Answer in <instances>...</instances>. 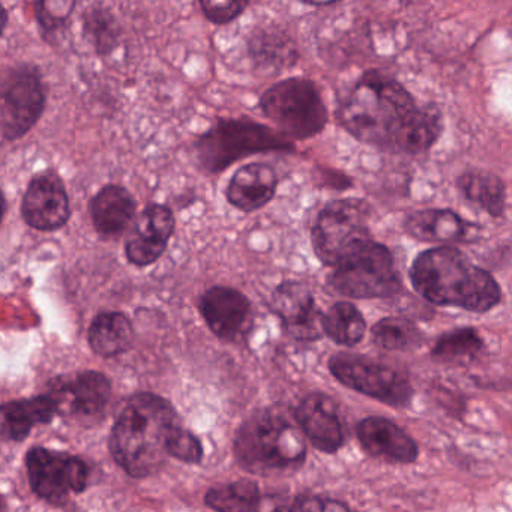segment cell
I'll return each mask as SVG.
<instances>
[{"mask_svg":"<svg viewBox=\"0 0 512 512\" xmlns=\"http://www.w3.org/2000/svg\"><path fill=\"white\" fill-rule=\"evenodd\" d=\"M167 454L185 463H199L203 457L199 440L182 427H176L167 442Z\"/></svg>","mask_w":512,"mask_h":512,"instance_id":"d6a6232c","label":"cell"},{"mask_svg":"<svg viewBox=\"0 0 512 512\" xmlns=\"http://www.w3.org/2000/svg\"><path fill=\"white\" fill-rule=\"evenodd\" d=\"M272 310L280 317L284 328L301 340H313L323 331L322 319L313 293L301 281L287 280L272 292Z\"/></svg>","mask_w":512,"mask_h":512,"instance_id":"5bb4252c","label":"cell"},{"mask_svg":"<svg viewBox=\"0 0 512 512\" xmlns=\"http://www.w3.org/2000/svg\"><path fill=\"white\" fill-rule=\"evenodd\" d=\"M0 128L4 142H16L29 133L46 109V91L37 68L19 65L2 79Z\"/></svg>","mask_w":512,"mask_h":512,"instance_id":"9c48e42d","label":"cell"},{"mask_svg":"<svg viewBox=\"0 0 512 512\" xmlns=\"http://www.w3.org/2000/svg\"><path fill=\"white\" fill-rule=\"evenodd\" d=\"M85 34L100 55H109L118 44L119 28L110 11L92 7L83 17Z\"/></svg>","mask_w":512,"mask_h":512,"instance_id":"f1b7e54d","label":"cell"},{"mask_svg":"<svg viewBox=\"0 0 512 512\" xmlns=\"http://www.w3.org/2000/svg\"><path fill=\"white\" fill-rule=\"evenodd\" d=\"M331 373L347 388L392 406H403L412 400V386L406 377L392 368L374 364L362 356L340 353L329 361Z\"/></svg>","mask_w":512,"mask_h":512,"instance_id":"30bf717a","label":"cell"},{"mask_svg":"<svg viewBox=\"0 0 512 512\" xmlns=\"http://www.w3.org/2000/svg\"><path fill=\"white\" fill-rule=\"evenodd\" d=\"M89 211L95 230L104 238H116L133 227L137 203L127 188L109 184L92 197Z\"/></svg>","mask_w":512,"mask_h":512,"instance_id":"ac0fdd59","label":"cell"},{"mask_svg":"<svg viewBox=\"0 0 512 512\" xmlns=\"http://www.w3.org/2000/svg\"><path fill=\"white\" fill-rule=\"evenodd\" d=\"M323 332L335 343L355 346L365 334V320L355 305L338 302L323 314Z\"/></svg>","mask_w":512,"mask_h":512,"instance_id":"d4e9b609","label":"cell"},{"mask_svg":"<svg viewBox=\"0 0 512 512\" xmlns=\"http://www.w3.org/2000/svg\"><path fill=\"white\" fill-rule=\"evenodd\" d=\"M199 308L206 325L221 340H238L250 325V299L233 287L214 286L206 290Z\"/></svg>","mask_w":512,"mask_h":512,"instance_id":"9a60e30c","label":"cell"},{"mask_svg":"<svg viewBox=\"0 0 512 512\" xmlns=\"http://www.w3.org/2000/svg\"><path fill=\"white\" fill-rule=\"evenodd\" d=\"M176 220L172 209L151 203L136 218L125 239V256L131 265L145 268L157 262L175 233Z\"/></svg>","mask_w":512,"mask_h":512,"instance_id":"4fadbf2b","label":"cell"},{"mask_svg":"<svg viewBox=\"0 0 512 512\" xmlns=\"http://www.w3.org/2000/svg\"><path fill=\"white\" fill-rule=\"evenodd\" d=\"M311 241L320 262L337 268L371 242L367 205L355 199L329 203L317 217Z\"/></svg>","mask_w":512,"mask_h":512,"instance_id":"52a82bcc","label":"cell"},{"mask_svg":"<svg viewBox=\"0 0 512 512\" xmlns=\"http://www.w3.org/2000/svg\"><path fill=\"white\" fill-rule=\"evenodd\" d=\"M481 347V338L473 329H458L437 341L433 355L439 361L461 362L473 358Z\"/></svg>","mask_w":512,"mask_h":512,"instance_id":"4dcf8cb0","label":"cell"},{"mask_svg":"<svg viewBox=\"0 0 512 512\" xmlns=\"http://www.w3.org/2000/svg\"><path fill=\"white\" fill-rule=\"evenodd\" d=\"M254 512H295V505H289V502L280 496H266L260 499Z\"/></svg>","mask_w":512,"mask_h":512,"instance_id":"d590c367","label":"cell"},{"mask_svg":"<svg viewBox=\"0 0 512 512\" xmlns=\"http://www.w3.org/2000/svg\"><path fill=\"white\" fill-rule=\"evenodd\" d=\"M197 160L211 173L223 172L242 158L254 154L293 149L280 131L251 119H220L197 139Z\"/></svg>","mask_w":512,"mask_h":512,"instance_id":"5b68a950","label":"cell"},{"mask_svg":"<svg viewBox=\"0 0 512 512\" xmlns=\"http://www.w3.org/2000/svg\"><path fill=\"white\" fill-rule=\"evenodd\" d=\"M22 217L32 229L55 232L71 217L70 197L64 181L55 172L34 176L22 200Z\"/></svg>","mask_w":512,"mask_h":512,"instance_id":"7c38bea8","label":"cell"},{"mask_svg":"<svg viewBox=\"0 0 512 512\" xmlns=\"http://www.w3.org/2000/svg\"><path fill=\"white\" fill-rule=\"evenodd\" d=\"M134 331L130 319L119 311L101 313L89 328V344L104 358L121 355L133 344Z\"/></svg>","mask_w":512,"mask_h":512,"instance_id":"603a6c76","label":"cell"},{"mask_svg":"<svg viewBox=\"0 0 512 512\" xmlns=\"http://www.w3.org/2000/svg\"><path fill=\"white\" fill-rule=\"evenodd\" d=\"M76 8V2L70 0H62V2H40L35 5L37 11V20L40 23L41 31L46 35H55L64 28L67 20L70 19Z\"/></svg>","mask_w":512,"mask_h":512,"instance_id":"1f68e13d","label":"cell"},{"mask_svg":"<svg viewBox=\"0 0 512 512\" xmlns=\"http://www.w3.org/2000/svg\"><path fill=\"white\" fill-rule=\"evenodd\" d=\"M250 53L259 62L260 67L277 70L290 67L295 59V50L290 49L289 41L283 35L269 34L265 31L251 38Z\"/></svg>","mask_w":512,"mask_h":512,"instance_id":"83f0119b","label":"cell"},{"mask_svg":"<svg viewBox=\"0 0 512 512\" xmlns=\"http://www.w3.org/2000/svg\"><path fill=\"white\" fill-rule=\"evenodd\" d=\"M373 338L383 349L406 350L415 347L421 335L409 320L389 317L374 325Z\"/></svg>","mask_w":512,"mask_h":512,"instance_id":"f546056e","label":"cell"},{"mask_svg":"<svg viewBox=\"0 0 512 512\" xmlns=\"http://www.w3.org/2000/svg\"><path fill=\"white\" fill-rule=\"evenodd\" d=\"M415 109L412 98L398 83L368 73L344 101L340 119L356 139L394 146L395 137Z\"/></svg>","mask_w":512,"mask_h":512,"instance_id":"277c9868","label":"cell"},{"mask_svg":"<svg viewBox=\"0 0 512 512\" xmlns=\"http://www.w3.org/2000/svg\"><path fill=\"white\" fill-rule=\"evenodd\" d=\"M179 427L169 403L152 394H137L119 413L110 451L119 466L131 476H148L163 466L170 434Z\"/></svg>","mask_w":512,"mask_h":512,"instance_id":"6da1fadb","label":"cell"},{"mask_svg":"<svg viewBox=\"0 0 512 512\" xmlns=\"http://www.w3.org/2000/svg\"><path fill=\"white\" fill-rule=\"evenodd\" d=\"M110 394V382L104 374L85 371L68 382L59 383L52 395L59 404L67 401L68 407L77 415L95 416L106 409Z\"/></svg>","mask_w":512,"mask_h":512,"instance_id":"ffe728a7","label":"cell"},{"mask_svg":"<svg viewBox=\"0 0 512 512\" xmlns=\"http://www.w3.org/2000/svg\"><path fill=\"white\" fill-rule=\"evenodd\" d=\"M59 403L53 395L10 401L2 406V436L7 440H22L38 424L52 421Z\"/></svg>","mask_w":512,"mask_h":512,"instance_id":"44dd1931","label":"cell"},{"mask_svg":"<svg viewBox=\"0 0 512 512\" xmlns=\"http://www.w3.org/2000/svg\"><path fill=\"white\" fill-rule=\"evenodd\" d=\"M467 199L487 209L491 215H499L503 208V185L499 179L485 173H469L460 181Z\"/></svg>","mask_w":512,"mask_h":512,"instance_id":"4316f807","label":"cell"},{"mask_svg":"<svg viewBox=\"0 0 512 512\" xmlns=\"http://www.w3.org/2000/svg\"><path fill=\"white\" fill-rule=\"evenodd\" d=\"M206 505L218 512H254L260 502L259 488L253 481L242 479L229 485L211 488Z\"/></svg>","mask_w":512,"mask_h":512,"instance_id":"484cf974","label":"cell"},{"mask_svg":"<svg viewBox=\"0 0 512 512\" xmlns=\"http://www.w3.org/2000/svg\"><path fill=\"white\" fill-rule=\"evenodd\" d=\"M361 445L374 457L397 463H412L418 457V446L394 422L383 418H367L359 424Z\"/></svg>","mask_w":512,"mask_h":512,"instance_id":"d6986e66","label":"cell"},{"mask_svg":"<svg viewBox=\"0 0 512 512\" xmlns=\"http://www.w3.org/2000/svg\"><path fill=\"white\" fill-rule=\"evenodd\" d=\"M439 131L440 118L436 110L415 109L395 137L394 148L418 154L436 142Z\"/></svg>","mask_w":512,"mask_h":512,"instance_id":"cb8c5ba5","label":"cell"},{"mask_svg":"<svg viewBox=\"0 0 512 512\" xmlns=\"http://www.w3.org/2000/svg\"><path fill=\"white\" fill-rule=\"evenodd\" d=\"M305 434L295 415L281 406L251 415L239 428L235 454L239 464L259 475H283L301 466Z\"/></svg>","mask_w":512,"mask_h":512,"instance_id":"3957f363","label":"cell"},{"mask_svg":"<svg viewBox=\"0 0 512 512\" xmlns=\"http://www.w3.org/2000/svg\"><path fill=\"white\" fill-rule=\"evenodd\" d=\"M278 178L274 167L266 163H251L236 170L227 185L230 205L242 212L262 209L274 199Z\"/></svg>","mask_w":512,"mask_h":512,"instance_id":"e0dca14e","label":"cell"},{"mask_svg":"<svg viewBox=\"0 0 512 512\" xmlns=\"http://www.w3.org/2000/svg\"><path fill=\"white\" fill-rule=\"evenodd\" d=\"M296 421L307 439L323 452H335L343 443V428L332 400L311 394L295 413Z\"/></svg>","mask_w":512,"mask_h":512,"instance_id":"2e32d148","label":"cell"},{"mask_svg":"<svg viewBox=\"0 0 512 512\" xmlns=\"http://www.w3.org/2000/svg\"><path fill=\"white\" fill-rule=\"evenodd\" d=\"M199 5L206 20L224 26L241 17L250 7V2H200Z\"/></svg>","mask_w":512,"mask_h":512,"instance_id":"836d02e7","label":"cell"},{"mask_svg":"<svg viewBox=\"0 0 512 512\" xmlns=\"http://www.w3.org/2000/svg\"><path fill=\"white\" fill-rule=\"evenodd\" d=\"M329 284L340 295L355 299L385 298L400 289L391 254L373 241L334 268Z\"/></svg>","mask_w":512,"mask_h":512,"instance_id":"ba28073f","label":"cell"},{"mask_svg":"<svg viewBox=\"0 0 512 512\" xmlns=\"http://www.w3.org/2000/svg\"><path fill=\"white\" fill-rule=\"evenodd\" d=\"M406 229L416 239L428 242H455L475 235L476 227L461 220L454 212L421 211L410 215Z\"/></svg>","mask_w":512,"mask_h":512,"instance_id":"7402d4cb","label":"cell"},{"mask_svg":"<svg viewBox=\"0 0 512 512\" xmlns=\"http://www.w3.org/2000/svg\"><path fill=\"white\" fill-rule=\"evenodd\" d=\"M410 277L415 289L433 304L484 313L500 299L499 286L490 274L455 248L425 251L413 263Z\"/></svg>","mask_w":512,"mask_h":512,"instance_id":"7a4b0ae2","label":"cell"},{"mask_svg":"<svg viewBox=\"0 0 512 512\" xmlns=\"http://www.w3.org/2000/svg\"><path fill=\"white\" fill-rule=\"evenodd\" d=\"M260 109L286 139H310L328 122V112L316 85L299 77L271 86L260 98Z\"/></svg>","mask_w":512,"mask_h":512,"instance_id":"8992f818","label":"cell"},{"mask_svg":"<svg viewBox=\"0 0 512 512\" xmlns=\"http://www.w3.org/2000/svg\"><path fill=\"white\" fill-rule=\"evenodd\" d=\"M26 467L35 493L55 505L67 502L71 493H80L88 484L85 461L65 452L31 449L26 457Z\"/></svg>","mask_w":512,"mask_h":512,"instance_id":"8fae6325","label":"cell"},{"mask_svg":"<svg viewBox=\"0 0 512 512\" xmlns=\"http://www.w3.org/2000/svg\"><path fill=\"white\" fill-rule=\"evenodd\" d=\"M293 505L295 512H353L337 500H323L317 497H302Z\"/></svg>","mask_w":512,"mask_h":512,"instance_id":"e575fe53","label":"cell"}]
</instances>
